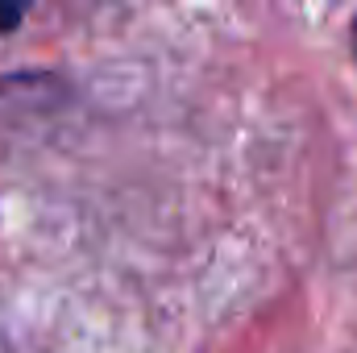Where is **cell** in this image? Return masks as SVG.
<instances>
[{
	"label": "cell",
	"mask_w": 357,
	"mask_h": 353,
	"mask_svg": "<svg viewBox=\"0 0 357 353\" xmlns=\"http://www.w3.org/2000/svg\"><path fill=\"white\" fill-rule=\"evenodd\" d=\"M21 8H25V0H0V33L21 21Z\"/></svg>",
	"instance_id": "cell-1"
}]
</instances>
